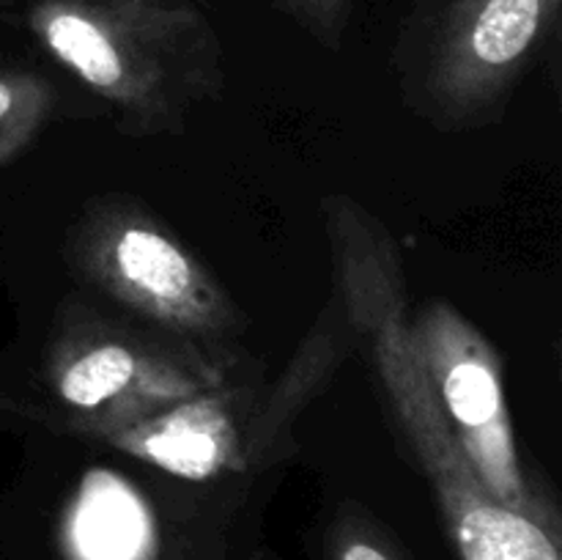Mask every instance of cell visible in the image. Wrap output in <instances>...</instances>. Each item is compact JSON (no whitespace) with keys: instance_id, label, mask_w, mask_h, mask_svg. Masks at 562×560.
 Wrapping results in <instances>:
<instances>
[{"instance_id":"1","label":"cell","mask_w":562,"mask_h":560,"mask_svg":"<svg viewBox=\"0 0 562 560\" xmlns=\"http://www.w3.org/2000/svg\"><path fill=\"white\" fill-rule=\"evenodd\" d=\"M344 242L340 267L351 316L373 340L379 373L395 415L434 483L448 530L464 560H562L560 536L508 508L477 481L442 417L404 316L395 256L366 236Z\"/></svg>"},{"instance_id":"2","label":"cell","mask_w":562,"mask_h":560,"mask_svg":"<svg viewBox=\"0 0 562 560\" xmlns=\"http://www.w3.org/2000/svg\"><path fill=\"white\" fill-rule=\"evenodd\" d=\"M27 25L60 66L143 130L176 124L220 88L217 38L190 5L31 0Z\"/></svg>"},{"instance_id":"3","label":"cell","mask_w":562,"mask_h":560,"mask_svg":"<svg viewBox=\"0 0 562 560\" xmlns=\"http://www.w3.org/2000/svg\"><path fill=\"white\" fill-rule=\"evenodd\" d=\"M409 327L434 399L477 481L499 503L560 536L558 514L521 470L503 373L486 338L445 302L423 307Z\"/></svg>"},{"instance_id":"4","label":"cell","mask_w":562,"mask_h":560,"mask_svg":"<svg viewBox=\"0 0 562 560\" xmlns=\"http://www.w3.org/2000/svg\"><path fill=\"white\" fill-rule=\"evenodd\" d=\"M71 247L88 280L162 327L184 335L234 327L236 311L217 280L162 225L126 203L88 214Z\"/></svg>"},{"instance_id":"5","label":"cell","mask_w":562,"mask_h":560,"mask_svg":"<svg viewBox=\"0 0 562 560\" xmlns=\"http://www.w3.org/2000/svg\"><path fill=\"white\" fill-rule=\"evenodd\" d=\"M53 393L82 434L104 437L113 428L195 399L209 377L159 346L124 335H88L66 344L49 366Z\"/></svg>"},{"instance_id":"6","label":"cell","mask_w":562,"mask_h":560,"mask_svg":"<svg viewBox=\"0 0 562 560\" xmlns=\"http://www.w3.org/2000/svg\"><path fill=\"white\" fill-rule=\"evenodd\" d=\"M560 0H453L439 25L431 86L448 108L475 110L519 75Z\"/></svg>"},{"instance_id":"7","label":"cell","mask_w":562,"mask_h":560,"mask_svg":"<svg viewBox=\"0 0 562 560\" xmlns=\"http://www.w3.org/2000/svg\"><path fill=\"white\" fill-rule=\"evenodd\" d=\"M102 439L151 461L159 470L192 481L217 475L234 464L236 456V428L231 426L225 406L203 393L113 428Z\"/></svg>"},{"instance_id":"8","label":"cell","mask_w":562,"mask_h":560,"mask_svg":"<svg viewBox=\"0 0 562 560\" xmlns=\"http://www.w3.org/2000/svg\"><path fill=\"white\" fill-rule=\"evenodd\" d=\"M53 110V86L33 71L0 66V170L27 152Z\"/></svg>"},{"instance_id":"9","label":"cell","mask_w":562,"mask_h":560,"mask_svg":"<svg viewBox=\"0 0 562 560\" xmlns=\"http://www.w3.org/2000/svg\"><path fill=\"white\" fill-rule=\"evenodd\" d=\"M329 552L333 560H404L382 533L351 516L335 522L329 533Z\"/></svg>"},{"instance_id":"10","label":"cell","mask_w":562,"mask_h":560,"mask_svg":"<svg viewBox=\"0 0 562 560\" xmlns=\"http://www.w3.org/2000/svg\"><path fill=\"white\" fill-rule=\"evenodd\" d=\"M300 16H305L318 31H335L346 16L349 0H289Z\"/></svg>"}]
</instances>
